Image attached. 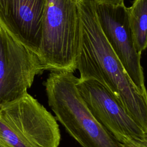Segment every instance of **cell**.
<instances>
[{
	"label": "cell",
	"mask_w": 147,
	"mask_h": 147,
	"mask_svg": "<svg viewBox=\"0 0 147 147\" xmlns=\"http://www.w3.org/2000/svg\"><path fill=\"white\" fill-rule=\"evenodd\" d=\"M102 30L125 71L138 91L147 97L141 55L137 51L129 26L127 7L92 0Z\"/></svg>",
	"instance_id": "8992f818"
},
{
	"label": "cell",
	"mask_w": 147,
	"mask_h": 147,
	"mask_svg": "<svg viewBox=\"0 0 147 147\" xmlns=\"http://www.w3.org/2000/svg\"><path fill=\"white\" fill-rule=\"evenodd\" d=\"M0 107H1V106H0Z\"/></svg>",
	"instance_id": "7c38bea8"
},
{
	"label": "cell",
	"mask_w": 147,
	"mask_h": 147,
	"mask_svg": "<svg viewBox=\"0 0 147 147\" xmlns=\"http://www.w3.org/2000/svg\"><path fill=\"white\" fill-rule=\"evenodd\" d=\"M74 72L51 71L44 86L57 120L82 147H121L92 115L76 87Z\"/></svg>",
	"instance_id": "7a4b0ae2"
},
{
	"label": "cell",
	"mask_w": 147,
	"mask_h": 147,
	"mask_svg": "<svg viewBox=\"0 0 147 147\" xmlns=\"http://www.w3.org/2000/svg\"><path fill=\"white\" fill-rule=\"evenodd\" d=\"M78 1H47L38 55L44 71L76 70L80 34Z\"/></svg>",
	"instance_id": "3957f363"
},
{
	"label": "cell",
	"mask_w": 147,
	"mask_h": 147,
	"mask_svg": "<svg viewBox=\"0 0 147 147\" xmlns=\"http://www.w3.org/2000/svg\"><path fill=\"white\" fill-rule=\"evenodd\" d=\"M76 87L95 119L119 143L129 138L147 140V133L102 84L95 80L78 78Z\"/></svg>",
	"instance_id": "52a82bcc"
},
{
	"label": "cell",
	"mask_w": 147,
	"mask_h": 147,
	"mask_svg": "<svg viewBox=\"0 0 147 147\" xmlns=\"http://www.w3.org/2000/svg\"><path fill=\"white\" fill-rule=\"evenodd\" d=\"M48 0H0V26L38 57Z\"/></svg>",
	"instance_id": "ba28073f"
},
{
	"label": "cell",
	"mask_w": 147,
	"mask_h": 147,
	"mask_svg": "<svg viewBox=\"0 0 147 147\" xmlns=\"http://www.w3.org/2000/svg\"><path fill=\"white\" fill-rule=\"evenodd\" d=\"M127 13L135 47L141 53L147 45V0H134Z\"/></svg>",
	"instance_id": "9c48e42d"
},
{
	"label": "cell",
	"mask_w": 147,
	"mask_h": 147,
	"mask_svg": "<svg viewBox=\"0 0 147 147\" xmlns=\"http://www.w3.org/2000/svg\"><path fill=\"white\" fill-rule=\"evenodd\" d=\"M92 1L97 2L115 5V6L124 5V0H92Z\"/></svg>",
	"instance_id": "8fae6325"
},
{
	"label": "cell",
	"mask_w": 147,
	"mask_h": 147,
	"mask_svg": "<svg viewBox=\"0 0 147 147\" xmlns=\"http://www.w3.org/2000/svg\"><path fill=\"white\" fill-rule=\"evenodd\" d=\"M120 144L121 147H147V140L129 138Z\"/></svg>",
	"instance_id": "30bf717a"
},
{
	"label": "cell",
	"mask_w": 147,
	"mask_h": 147,
	"mask_svg": "<svg viewBox=\"0 0 147 147\" xmlns=\"http://www.w3.org/2000/svg\"><path fill=\"white\" fill-rule=\"evenodd\" d=\"M44 71L37 55L0 26V106L23 96Z\"/></svg>",
	"instance_id": "5b68a950"
},
{
	"label": "cell",
	"mask_w": 147,
	"mask_h": 147,
	"mask_svg": "<svg viewBox=\"0 0 147 147\" xmlns=\"http://www.w3.org/2000/svg\"><path fill=\"white\" fill-rule=\"evenodd\" d=\"M60 131L56 119L26 93L0 107V147H58Z\"/></svg>",
	"instance_id": "277c9868"
},
{
	"label": "cell",
	"mask_w": 147,
	"mask_h": 147,
	"mask_svg": "<svg viewBox=\"0 0 147 147\" xmlns=\"http://www.w3.org/2000/svg\"><path fill=\"white\" fill-rule=\"evenodd\" d=\"M80 34L76 69L81 80H95L121 102L147 133V97L136 87L105 36L91 0H79Z\"/></svg>",
	"instance_id": "6da1fadb"
}]
</instances>
